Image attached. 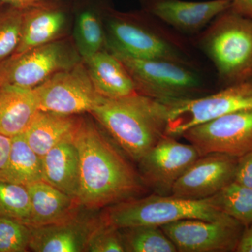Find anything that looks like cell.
I'll list each match as a JSON object with an SVG mask.
<instances>
[{"mask_svg": "<svg viewBox=\"0 0 252 252\" xmlns=\"http://www.w3.org/2000/svg\"><path fill=\"white\" fill-rule=\"evenodd\" d=\"M34 91L39 110L66 115L90 114L104 98L96 91L83 61L56 73Z\"/></svg>", "mask_w": 252, "mask_h": 252, "instance_id": "obj_9", "label": "cell"}, {"mask_svg": "<svg viewBox=\"0 0 252 252\" xmlns=\"http://www.w3.org/2000/svg\"><path fill=\"white\" fill-rule=\"evenodd\" d=\"M72 36L73 43L82 61L107 49L102 6L81 8L74 19Z\"/></svg>", "mask_w": 252, "mask_h": 252, "instance_id": "obj_23", "label": "cell"}, {"mask_svg": "<svg viewBox=\"0 0 252 252\" xmlns=\"http://www.w3.org/2000/svg\"><path fill=\"white\" fill-rule=\"evenodd\" d=\"M69 30L67 13L54 0L28 6L23 9L21 41L14 54L64 39Z\"/></svg>", "mask_w": 252, "mask_h": 252, "instance_id": "obj_16", "label": "cell"}, {"mask_svg": "<svg viewBox=\"0 0 252 252\" xmlns=\"http://www.w3.org/2000/svg\"><path fill=\"white\" fill-rule=\"evenodd\" d=\"M31 216V198L27 187L0 180V217L30 225Z\"/></svg>", "mask_w": 252, "mask_h": 252, "instance_id": "obj_26", "label": "cell"}, {"mask_svg": "<svg viewBox=\"0 0 252 252\" xmlns=\"http://www.w3.org/2000/svg\"><path fill=\"white\" fill-rule=\"evenodd\" d=\"M74 135L55 146L42 157L43 172L44 181L78 200L80 157Z\"/></svg>", "mask_w": 252, "mask_h": 252, "instance_id": "obj_17", "label": "cell"}, {"mask_svg": "<svg viewBox=\"0 0 252 252\" xmlns=\"http://www.w3.org/2000/svg\"><path fill=\"white\" fill-rule=\"evenodd\" d=\"M3 4V3H1V2H0V4Z\"/></svg>", "mask_w": 252, "mask_h": 252, "instance_id": "obj_35", "label": "cell"}, {"mask_svg": "<svg viewBox=\"0 0 252 252\" xmlns=\"http://www.w3.org/2000/svg\"><path fill=\"white\" fill-rule=\"evenodd\" d=\"M96 91L106 98L137 94L135 83L122 61L108 49L82 61Z\"/></svg>", "mask_w": 252, "mask_h": 252, "instance_id": "obj_18", "label": "cell"}, {"mask_svg": "<svg viewBox=\"0 0 252 252\" xmlns=\"http://www.w3.org/2000/svg\"><path fill=\"white\" fill-rule=\"evenodd\" d=\"M102 14L107 49L111 52L197 68L183 36L143 10L122 12L102 5Z\"/></svg>", "mask_w": 252, "mask_h": 252, "instance_id": "obj_2", "label": "cell"}, {"mask_svg": "<svg viewBox=\"0 0 252 252\" xmlns=\"http://www.w3.org/2000/svg\"><path fill=\"white\" fill-rule=\"evenodd\" d=\"M48 1V0H0V2L16 7L26 8L31 5L41 2V1Z\"/></svg>", "mask_w": 252, "mask_h": 252, "instance_id": "obj_34", "label": "cell"}, {"mask_svg": "<svg viewBox=\"0 0 252 252\" xmlns=\"http://www.w3.org/2000/svg\"><path fill=\"white\" fill-rule=\"evenodd\" d=\"M90 114L132 161L138 162L166 135V107L142 94L104 97Z\"/></svg>", "mask_w": 252, "mask_h": 252, "instance_id": "obj_3", "label": "cell"}, {"mask_svg": "<svg viewBox=\"0 0 252 252\" xmlns=\"http://www.w3.org/2000/svg\"><path fill=\"white\" fill-rule=\"evenodd\" d=\"M217 207L244 227L252 223V188L233 182L213 195Z\"/></svg>", "mask_w": 252, "mask_h": 252, "instance_id": "obj_25", "label": "cell"}, {"mask_svg": "<svg viewBox=\"0 0 252 252\" xmlns=\"http://www.w3.org/2000/svg\"><path fill=\"white\" fill-rule=\"evenodd\" d=\"M181 137L193 145L200 157L210 153L243 157L252 151V109L215 118L190 127Z\"/></svg>", "mask_w": 252, "mask_h": 252, "instance_id": "obj_10", "label": "cell"}, {"mask_svg": "<svg viewBox=\"0 0 252 252\" xmlns=\"http://www.w3.org/2000/svg\"><path fill=\"white\" fill-rule=\"evenodd\" d=\"M235 252H252V223L244 228Z\"/></svg>", "mask_w": 252, "mask_h": 252, "instance_id": "obj_31", "label": "cell"}, {"mask_svg": "<svg viewBox=\"0 0 252 252\" xmlns=\"http://www.w3.org/2000/svg\"><path fill=\"white\" fill-rule=\"evenodd\" d=\"M167 109L166 135L181 137L190 127L228 113L252 109V80L200 97L162 102Z\"/></svg>", "mask_w": 252, "mask_h": 252, "instance_id": "obj_8", "label": "cell"}, {"mask_svg": "<svg viewBox=\"0 0 252 252\" xmlns=\"http://www.w3.org/2000/svg\"><path fill=\"white\" fill-rule=\"evenodd\" d=\"M238 158L220 153L201 156L176 182L171 195L189 200L210 198L234 182Z\"/></svg>", "mask_w": 252, "mask_h": 252, "instance_id": "obj_13", "label": "cell"}, {"mask_svg": "<svg viewBox=\"0 0 252 252\" xmlns=\"http://www.w3.org/2000/svg\"><path fill=\"white\" fill-rule=\"evenodd\" d=\"M31 204L29 226L57 223L70 218L79 212L80 203L54 186L40 181L28 186Z\"/></svg>", "mask_w": 252, "mask_h": 252, "instance_id": "obj_19", "label": "cell"}, {"mask_svg": "<svg viewBox=\"0 0 252 252\" xmlns=\"http://www.w3.org/2000/svg\"><path fill=\"white\" fill-rule=\"evenodd\" d=\"M0 180L25 187L44 181L42 158L31 148L23 133L11 137L7 161L0 169Z\"/></svg>", "mask_w": 252, "mask_h": 252, "instance_id": "obj_22", "label": "cell"}, {"mask_svg": "<svg viewBox=\"0 0 252 252\" xmlns=\"http://www.w3.org/2000/svg\"><path fill=\"white\" fill-rule=\"evenodd\" d=\"M177 252H235L245 227L233 217L207 220L189 219L160 226Z\"/></svg>", "mask_w": 252, "mask_h": 252, "instance_id": "obj_11", "label": "cell"}, {"mask_svg": "<svg viewBox=\"0 0 252 252\" xmlns=\"http://www.w3.org/2000/svg\"><path fill=\"white\" fill-rule=\"evenodd\" d=\"M102 217L109 224L121 229L138 225L160 227L189 219L215 220L228 215L217 207L212 196L189 200L154 193L106 207Z\"/></svg>", "mask_w": 252, "mask_h": 252, "instance_id": "obj_5", "label": "cell"}, {"mask_svg": "<svg viewBox=\"0 0 252 252\" xmlns=\"http://www.w3.org/2000/svg\"><path fill=\"white\" fill-rule=\"evenodd\" d=\"M126 252H177L161 228L154 225H138L121 228Z\"/></svg>", "mask_w": 252, "mask_h": 252, "instance_id": "obj_24", "label": "cell"}, {"mask_svg": "<svg viewBox=\"0 0 252 252\" xmlns=\"http://www.w3.org/2000/svg\"><path fill=\"white\" fill-rule=\"evenodd\" d=\"M34 89L0 86V134L6 137L24 133L39 112Z\"/></svg>", "mask_w": 252, "mask_h": 252, "instance_id": "obj_20", "label": "cell"}, {"mask_svg": "<svg viewBox=\"0 0 252 252\" xmlns=\"http://www.w3.org/2000/svg\"><path fill=\"white\" fill-rule=\"evenodd\" d=\"M200 157L191 144L165 135L141 158L137 170L147 189L158 195H170L176 182Z\"/></svg>", "mask_w": 252, "mask_h": 252, "instance_id": "obj_12", "label": "cell"}, {"mask_svg": "<svg viewBox=\"0 0 252 252\" xmlns=\"http://www.w3.org/2000/svg\"><path fill=\"white\" fill-rule=\"evenodd\" d=\"M31 240V226L0 217V252H27Z\"/></svg>", "mask_w": 252, "mask_h": 252, "instance_id": "obj_28", "label": "cell"}, {"mask_svg": "<svg viewBox=\"0 0 252 252\" xmlns=\"http://www.w3.org/2000/svg\"><path fill=\"white\" fill-rule=\"evenodd\" d=\"M11 145V137L0 134V169L2 168L7 161Z\"/></svg>", "mask_w": 252, "mask_h": 252, "instance_id": "obj_33", "label": "cell"}, {"mask_svg": "<svg viewBox=\"0 0 252 252\" xmlns=\"http://www.w3.org/2000/svg\"><path fill=\"white\" fill-rule=\"evenodd\" d=\"M140 3L142 10L180 34H196L229 9L232 0H140Z\"/></svg>", "mask_w": 252, "mask_h": 252, "instance_id": "obj_14", "label": "cell"}, {"mask_svg": "<svg viewBox=\"0 0 252 252\" xmlns=\"http://www.w3.org/2000/svg\"><path fill=\"white\" fill-rule=\"evenodd\" d=\"M86 252H126L120 230L107 223L101 215L100 221L88 240Z\"/></svg>", "mask_w": 252, "mask_h": 252, "instance_id": "obj_29", "label": "cell"}, {"mask_svg": "<svg viewBox=\"0 0 252 252\" xmlns=\"http://www.w3.org/2000/svg\"><path fill=\"white\" fill-rule=\"evenodd\" d=\"M230 9L252 19V0H232Z\"/></svg>", "mask_w": 252, "mask_h": 252, "instance_id": "obj_32", "label": "cell"}, {"mask_svg": "<svg viewBox=\"0 0 252 252\" xmlns=\"http://www.w3.org/2000/svg\"><path fill=\"white\" fill-rule=\"evenodd\" d=\"M197 44L215 66L222 88L252 80V18L230 7L199 33Z\"/></svg>", "mask_w": 252, "mask_h": 252, "instance_id": "obj_4", "label": "cell"}, {"mask_svg": "<svg viewBox=\"0 0 252 252\" xmlns=\"http://www.w3.org/2000/svg\"><path fill=\"white\" fill-rule=\"evenodd\" d=\"M81 118L39 110L23 135L31 148L42 158L55 146L74 135Z\"/></svg>", "mask_w": 252, "mask_h": 252, "instance_id": "obj_21", "label": "cell"}, {"mask_svg": "<svg viewBox=\"0 0 252 252\" xmlns=\"http://www.w3.org/2000/svg\"><path fill=\"white\" fill-rule=\"evenodd\" d=\"M101 220L79 212L62 221L31 226L30 250L35 252H86L89 237Z\"/></svg>", "mask_w": 252, "mask_h": 252, "instance_id": "obj_15", "label": "cell"}, {"mask_svg": "<svg viewBox=\"0 0 252 252\" xmlns=\"http://www.w3.org/2000/svg\"><path fill=\"white\" fill-rule=\"evenodd\" d=\"M114 54L128 71L138 94L163 102L200 97L207 91L205 81L196 67L171 61Z\"/></svg>", "mask_w": 252, "mask_h": 252, "instance_id": "obj_6", "label": "cell"}, {"mask_svg": "<svg viewBox=\"0 0 252 252\" xmlns=\"http://www.w3.org/2000/svg\"><path fill=\"white\" fill-rule=\"evenodd\" d=\"M104 132L94 119L81 117L74 135L80 157L78 200L88 210L139 198L149 190L129 158Z\"/></svg>", "mask_w": 252, "mask_h": 252, "instance_id": "obj_1", "label": "cell"}, {"mask_svg": "<svg viewBox=\"0 0 252 252\" xmlns=\"http://www.w3.org/2000/svg\"><path fill=\"white\" fill-rule=\"evenodd\" d=\"M234 182L252 188V151L238 158Z\"/></svg>", "mask_w": 252, "mask_h": 252, "instance_id": "obj_30", "label": "cell"}, {"mask_svg": "<svg viewBox=\"0 0 252 252\" xmlns=\"http://www.w3.org/2000/svg\"><path fill=\"white\" fill-rule=\"evenodd\" d=\"M23 9L10 5L0 9V63L12 56L19 45Z\"/></svg>", "mask_w": 252, "mask_h": 252, "instance_id": "obj_27", "label": "cell"}, {"mask_svg": "<svg viewBox=\"0 0 252 252\" xmlns=\"http://www.w3.org/2000/svg\"><path fill=\"white\" fill-rule=\"evenodd\" d=\"M81 61L73 41L65 37L4 60L0 63V86L34 89L56 73Z\"/></svg>", "mask_w": 252, "mask_h": 252, "instance_id": "obj_7", "label": "cell"}]
</instances>
